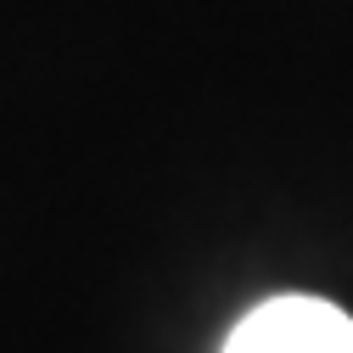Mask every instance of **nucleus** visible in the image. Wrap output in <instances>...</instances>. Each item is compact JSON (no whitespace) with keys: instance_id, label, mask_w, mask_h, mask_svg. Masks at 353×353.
<instances>
[{"instance_id":"obj_1","label":"nucleus","mask_w":353,"mask_h":353,"mask_svg":"<svg viewBox=\"0 0 353 353\" xmlns=\"http://www.w3.org/2000/svg\"><path fill=\"white\" fill-rule=\"evenodd\" d=\"M225 353H353V320L320 297H270L230 331Z\"/></svg>"}]
</instances>
